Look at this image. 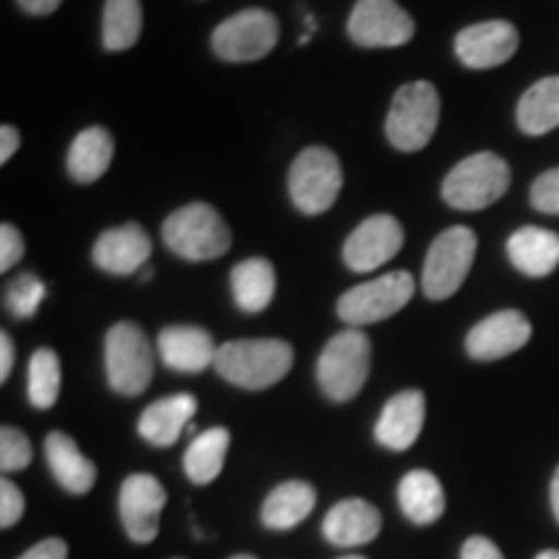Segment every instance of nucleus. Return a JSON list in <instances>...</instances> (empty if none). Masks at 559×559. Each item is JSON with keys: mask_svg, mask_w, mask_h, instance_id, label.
Returning a JSON list of instances; mask_svg holds the SVG:
<instances>
[{"mask_svg": "<svg viewBox=\"0 0 559 559\" xmlns=\"http://www.w3.org/2000/svg\"><path fill=\"white\" fill-rule=\"evenodd\" d=\"M32 464V443L19 428L0 430V469L21 472Z\"/></svg>", "mask_w": 559, "mask_h": 559, "instance_id": "obj_32", "label": "nucleus"}, {"mask_svg": "<svg viewBox=\"0 0 559 559\" xmlns=\"http://www.w3.org/2000/svg\"><path fill=\"white\" fill-rule=\"evenodd\" d=\"M164 241L181 260L210 262L230 249V228L207 202H190L166 218Z\"/></svg>", "mask_w": 559, "mask_h": 559, "instance_id": "obj_2", "label": "nucleus"}, {"mask_svg": "<svg viewBox=\"0 0 559 559\" xmlns=\"http://www.w3.org/2000/svg\"><path fill=\"white\" fill-rule=\"evenodd\" d=\"M62 0H19V5L32 16H50L60 9Z\"/></svg>", "mask_w": 559, "mask_h": 559, "instance_id": "obj_40", "label": "nucleus"}, {"mask_svg": "<svg viewBox=\"0 0 559 559\" xmlns=\"http://www.w3.org/2000/svg\"><path fill=\"white\" fill-rule=\"evenodd\" d=\"M293 358V347L283 340H234L218 347L215 370L234 386L262 391L290 373Z\"/></svg>", "mask_w": 559, "mask_h": 559, "instance_id": "obj_1", "label": "nucleus"}, {"mask_svg": "<svg viewBox=\"0 0 559 559\" xmlns=\"http://www.w3.org/2000/svg\"><path fill=\"white\" fill-rule=\"evenodd\" d=\"M19 559H68V544L62 539H45L34 544L29 551H24Z\"/></svg>", "mask_w": 559, "mask_h": 559, "instance_id": "obj_37", "label": "nucleus"}, {"mask_svg": "<svg viewBox=\"0 0 559 559\" xmlns=\"http://www.w3.org/2000/svg\"><path fill=\"white\" fill-rule=\"evenodd\" d=\"M60 396V358L50 347H39L29 360V402L37 409L55 407Z\"/></svg>", "mask_w": 559, "mask_h": 559, "instance_id": "obj_30", "label": "nucleus"}, {"mask_svg": "<svg viewBox=\"0 0 559 559\" xmlns=\"http://www.w3.org/2000/svg\"><path fill=\"white\" fill-rule=\"evenodd\" d=\"M370 370V340L366 332L349 330L334 334L321 349L317 366L319 386L332 402H349L366 386Z\"/></svg>", "mask_w": 559, "mask_h": 559, "instance_id": "obj_3", "label": "nucleus"}, {"mask_svg": "<svg viewBox=\"0 0 559 559\" xmlns=\"http://www.w3.org/2000/svg\"><path fill=\"white\" fill-rule=\"evenodd\" d=\"M519 50V29L510 21H481L456 37V55L466 68H498Z\"/></svg>", "mask_w": 559, "mask_h": 559, "instance_id": "obj_14", "label": "nucleus"}, {"mask_svg": "<svg viewBox=\"0 0 559 559\" xmlns=\"http://www.w3.org/2000/svg\"><path fill=\"white\" fill-rule=\"evenodd\" d=\"M440 96L432 83L415 81L396 91L386 117V138L396 151H423L436 135Z\"/></svg>", "mask_w": 559, "mask_h": 559, "instance_id": "obj_4", "label": "nucleus"}, {"mask_svg": "<svg viewBox=\"0 0 559 559\" xmlns=\"http://www.w3.org/2000/svg\"><path fill=\"white\" fill-rule=\"evenodd\" d=\"M519 128L526 135H544L559 128V75L534 83L519 102Z\"/></svg>", "mask_w": 559, "mask_h": 559, "instance_id": "obj_27", "label": "nucleus"}, {"mask_svg": "<svg viewBox=\"0 0 559 559\" xmlns=\"http://www.w3.org/2000/svg\"><path fill=\"white\" fill-rule=\"evenodd\" d=\"M477 254V234L453 226L432 241L423 270V290L430 300H445L464 285Z\"/></svg>", "mask_w": 559, "mask_h": 559, "instance_id": "obj_7", "label": "nucleus"}, {"mask_svg": "<svg viewBox=\"0 0 559 559\" xmlns=\"http://www.w3.org/2000/svg\"><path fill=\"white\" fill-rule=\"evenodd\" d=\"M536 559H559V551H555V549H547V551H542L539 557Z\"/></svg>", "mask_w": 559, "mask_h": 559, "instance_id": "obj_42", "label": "nucleus"}, {"mask_svg": "<svg viewBox=\"0 0 559 559\" xmlns=\"http://www.w3.org/2000/svg\"><path fill=\"white\" fill-rule=\"evenodd\" d=\"M425 425V394L417 389L391 396L376 423V440L389 451H407L415 445Z\"/></svg>", "mask_w": 559, "mask_h": 559, "instance_id": "obj_17", "label": "nucleus"}, {"mask_svg": "<svg viewBox=\"0 0 559 559\" xmlns=\"http://www.w3.org/2000/svg\"><path fill=\"white\" fill-rule=\"evenodd\" d=\"M461 559H506L502 551L495 547L487 536H472L466 539L464 547H461Z\"/></svg>", "mask_w": 559, "mask_h": 559, "instance_id": "obj_36", "label": "nucleus"}, {"mask_svg": "<svg viewBox=\"0 0 559 559\" xmlns=\"http://www.w3.org/2000/svg\"><path fill=\"white\" fill-rule=\"evenodd\" d=\"M151 236L138 223L104 230L94 243V262L109 275H135L151 260Z\"/></svg>", "mask_w": 559, "mask_h": 559, "instance_id": "obj_16", "label": "nucleus"}, {"mask_svg": "<svg viewBox=\"0 0 559 559\" xmlns=\"http://www.w3.org/2000/svg\"><path fill=\"white\" fill-rule=\"evenodd\" d=\"M111 158H115V140H111L109 130L88 128L70 145L68 171L81 185H91L107 174Z\"/></svg>", "mask_w": 559, "mask_h": 559, "instance_id": "obj_26", "label": "nucleus"}, {"mask_svg": "<svg viewBox=\"0 0 559 559\" xmlns=\"http://www.w3.org/2000/svg\"><path fill=\"white\" fill-rule=\"evenodd\" d=\"M531 340V321L521 311H498L477 326L466 337V353L474 360H500L506 355L519 353Z\"/></svg>", "mask_w": 559, "mask_h": 559, "instance_id": "obj_15", "label": "nucleus"}, {"mask_svg": "<svg viewBox=\"0 0 559 559\" xmlns=\"http://www.w3.org/2000/svg\"><path fill=\"white\" fill-rule=\"evenodd\" d=\"M313 506H317V489L309 481H283L264 500L262 523L272 531H290L309 519Z\"/></svg>", "mask_w": 559, "mask_h": 559, "instance_id": "obj_23", "label": "nucleus"}, {"mask_svg": "<svg viewBox=\"0 0 559 559\" xmlns=\"http://www.w3.org/2000/svg\"><path fill=\"white\" fill-rule=\"evenodd\" d=\"M13 358H16V353H13V340L9 332H3L0 334V381H9L13 370Z\"/></svg>", "mask_w": 559, "mask_h": 559, "instance_id": "obj_39", "label": "nucleus"}, {"mask_svg": "<svg viewBox=\"0 0 559 559\" xmlns=\"http://www.w3.org/2000/svg\"><path fill=\"white\" fill-rule=\"evenodd\" d=\"M326 542L334 547L355 549L362 544H370L381 531V513L379 508L370 506L368 500L349 498L334 506L321 523Z\"/></svg>", "mask_w": 559, "mask_h": 559, "instance_id": "obj_19", "label": "nucleus"}, {"mask_svg": "<svg viewBox=\"0 0 559 559\" xmlns=\"http://www.w3.org/2000/svg\"><path fill=\"white\" fill-rule=\"evenodd\" d=\"M160 360L179 373H202L215 366L218 347L202 326H166L158 334Z\"/></svg>", "mask_w": 559, "mask_h": 559, "instance_id": "obj_18", "label": "nucleus"}, {"mask_svg": "<svg viewBox=\"0 0 559 559\" xmlns=\"http://www.w3.org/2000/svg\"><path fill=\"white\" fill-rule=\"evenodd\" d=\"M47 464L52 477L70 495H86L96 485V464L83 456L79 443L66 432L55 430L45 440Z\"/></svg>", "mask_w": 559, "mask_h": 559, "instance_id": "obj_21", "label": "nucleus"}, {"mask_svg": "<svg viewBox=\"0 0 559 559\" xmlns=\"http://www.w3.org/2000/svg\"><path fill=\"white\" fill-rule=\"evenodd\" d=\"M280 24L270 11L247 9L215 26L213 50L226 62H254L275 50Z\"/></svg>", "mask_w": 559, "mask_h": 559, "instance_id": "obj_10", "label": "nucleus"}, {"mask_svg": "<svg viewBox=\"0 0 559 559\" xmlns=\"http://www.w3.org/2000/svg\"><path fill=\"white\" fill-rule=\"evenodd\" d=\"M107 379L122 396H138L151 386L153 349L145 332L132 321H120L107 334Z\"/></svg>", "mask_w": 559, "mask_h": 559, "instance_id": "obj_9", "label": "nucleus"}, {"mask_svg": "<svg viewBox=\"0 0 559 559\" xmlns=\"http://www.w3.org/2000/svg\"><path fill=\"white\" fill-rule=\"evenodd\" d=\"M166 506V489L153 474H130L120 487L122 526L135 544H151L158 536L160 510Z\"/></svg>", "mask_w": 559, "mask_h": 559, "instance_id": "obj_12", "label": "nucleus"}, {"mask_svg": "<svg viewBox=\"0 0 559 559\" xmlns=\"http://www.w3.org/2000/svg\"><path fill=\"white\" fill-rule=\"evenodd\" d=\"M510 187V169L498 153H474L451 169L443 181V200L456 210H485Z\"/></svg>", "mask_w": 559, "mask_h": 559, "instance_id": "obj_5", "label": "nucleus"}, {"mask_svg": "<svg viewBox=\"0 0 559 559\" xmlns=\"http://www.w3.org/2000/svg\"><path fill=\"white\" fill-rule=\"evenodd\" d=\"M415 296V277L409 272H389V275L355 285L337 300V313L345 324L360 326L376 324L400 313Z\"/></svg>", "mask_w": 559, "mask_h": 559, "instance_id": "obj_8", "label": "nucleus"}, {"mask_svg": "<svg viewBox=\"0 0 559 559\" xmlns=\"http://www.w3.org/2000/svg\"><path fill=\"white\" fill-rule=\"evenodd\" d=\"M551 510H555V515L559 521V466L555 472V479H551Z\"/></svg>", "mask_w": 559, "mask_h": 559, "instance_id": "obj_41", "label": "nucleus"}, {"mask_svg": "<svg viewBox=\"0 0 559 559\" xmlns=\"http://www.w3.org/2000/svg\"><path fill=\"white\" fill-rule=\"evenodd\" d=\"M19 130L13 128V124H3V128H0V164H9L13 153L19 151Z\"/></svg>", "mask_w": 559, "mask_h": 559, "instance_id": "obj_38", "label": "nucleus"}, {"mask_svg": "<svg viewBox=\"0 0 559 559\" xmlns=\"http://www.w3.org/2000/svg\"><path fill=\"white\" fill-rule=\"evenodd\" d=\"M24 236L19 234L16 226H11V223H3L0 226V270L9 272L13 264L21 262V257H24Z\"/></svg>", "mask_w": 559, "mask_h": 559, "instance_id": "obj_35", "label": "nucleus"}, {"mask_svg": "<svg viewBox=\"0 0 559 559\" xmlns=\"http://www.w3.org/2000/svg\"><path fill=\"white\" fill-rule=\"evenodd\" d=\"M290 200L300 213H326L342 192V166L330 148L311 145L293 160L288 174Z\"/></svg>", "mask_w": 559, "mask_h": 559, "instance_id": "obj_6", "label": "nucleus"}, {"mask_svg": "<svg viewBox=\"0 0 559 559\" xmlns=\"http://www.w3.org/2000/svg\"><path fill=\"white\" fill-rule=\"evenodd\" d=\"M508 257L528 277H547L559 264V236L555 230L526 226L508 239Z\"/></svg>", "mask_w": 559, "mask_h": 559, "instance_id": "obj_22", "label": "nucleus"}, {"mask_svg": "<svg viewBox=\"0 0 559 559\" xmlns=\"http://www.w3.org/2000/svg\"><path fill=\"white\" fill-rule=\"evenodd\" d=\"M404 230L394 215H370L345 241V262L353 272H370L400 254Z\"/></svg>", "mask_w": 559, "mask_h": 559, "instance_id": "obj_13", "label": "nucleus"}, {"mask_svg": "<svg viewBox=\"0 0 559 559\" xmlns=\"http://www.w3.org/2000/svg\"><path fill=\"white\" fill-rule=\"evenodd\" d=\"M400 508L417 526H430L445 510V492L438 477L428 469L404 474L400 481Z\"/></svg>", "mask_w": 559, "mask_h": 559, "instance_id": "obj_24", "label": "nucleus"}, {"mask_svg": "<svg viewBox=\"0 0 559 559\" xmlns=\"http://www.w3.org/2000/svg\"><path fill=\"white\" fill-rule=\"evenodd\" d=\"M21 515H24V495H21V489L5 477L0 481V526H16Z\"/></svg>", "mask_w": 559, "mask_h": 559, "instance_id": "obj_34", "label": "nucleus"}, {"mask_svg": "<svg viewBox=\"0 0 559 559\" xmlns=\"http://www.w3.org/2000/svg\"><path fill=\"white\" fill-rule=\"evenodd\" d=\"M228 559H257V557H251V555H234V557H228Z\"/></svg>", "mask_w": 559, "mask_h": 559, "instance_id": "obj_44", "label": "nucleus"}, {"mask_svg": "<svg viewBox=\"0 0 559 559\" xmlns=\"http://www.w3.org/2000/svg\"><path fill=\"white\" fill-rule=\"evenodd\" d=\"M275 267L264 257H251L243 260L230 272V288L241 311L260 313L267 309L275 298Z\"/></svg>", "mask_w": 559, "mask_h": 559, "instance_id": "obj_25", "label": "nucleus"}, {"mask_svg": "<svg viewBox=\"0 0 559 559\" xmlns=\"http://www.w3.org/2000/svg\"><path fill=\"white\" fill-rule=\"evenodd\" d=\"M340 559H366V557H355V555H353V557H340Z\"/></svg>", "mask_w": 559, "mask_h": 559, "instance_id": "obj_45", "label": "nucleus"}, {"mask_svg": "<svg viewBox=\"0 0 559 559\" xmlns=\"http://www.w3.org/2000/svg\"><path fill=\"white\" fill-rule=\"evenodd\" d=\"M140 32H143V9H140V0H107L102 24L104 50H130V47L138 45Z\"/></svg>", "mask_w": 559, "mask_h": 559, "instance_id": "obj_29", "label": "nucleus"}, {"mask_svg": "<svg viewBox=\"0 0 559 559\" xmlns=\"http://www.w3.org/2000/svg\"><path fill=\"white\" fill-rule=\"evenodd\" d=\"M198 412V400L192 394H174L153 402L138 419V432L158 449H169L177 443L190 419Z\"/></svg>", "mask_w": 559, "mask_h": 559, "instance_id": "obj_20", "label": "nucleus"}, {"mask_svg": "<svg viewBox=\"0 0 559 559\" xmlns=\"http://www.w3.org/2000/svg\"><path fill=\"white\" fill-rule=\"evenodd\" d=\"M347 34L360 47H402L415 37V21L396 0H358Z\"/></svg>", "mask_w": 559, "mask_h": 559, "instance_id": "obj_11", "label": "nucleus"}, {"mask_svg": "<svg viewBox=\"0 0 559 559\" xmlns=\"http://www.w3.org/2000/svg\"><path fill=\"white\" fill-rule=\"evenodd\" d=\"M531 202L536 210L549 215H559V169L544 171L531 187Z\"/></svg>", "mask_w": 559, "mask_h": 559, "instance_id": "obj_33", "label": "nucleus"}, {"mask_svg": "<svg viewBox=\"0 0 559 559\" xmlns=\"http://www.w3.org/2000/svg\"><path fill=\"white\" fill-rule=\"evenodd\" d=\"M230 432L226 428H210L192 440L185 453V472L194 485H210L218 479L226 464Z\"/></svg>", "mask_w": 559, "mask_h": 559, "instance_id": "obj_28", "label": "nucleus"}, {"mask_svg": "<svg viewBox=\"0 0 559 559\" xmlns=\"http://www.w3.org/2000/svg\"><path fill=\"white\" fill-rule=\"evenodd\" d=\"M140 275H143V280H151V275H153V272H151L148 267H143V270H140Z\"/></svg>", "mask_w": 559, "mask_h": 559, "instance_id": "obj_43", "label": "nucleus"}, {"mask_svg": "<svg viewBox=\"0 0 559 559\" xmlns=\"http://www.w3.org/2000/svg\"><path fill=\"white\" fill-rule=\"evenodd\" d=\"M47 296V285L41 283L37 275L32 272H24L19 275L5 290V306L16 319H32L37 313L39 304Z\"/></svg>", "mask_w": 559, "mask_h": 559, "instance_id": "obj_31", "label": "nucleus"}]
</instances>
